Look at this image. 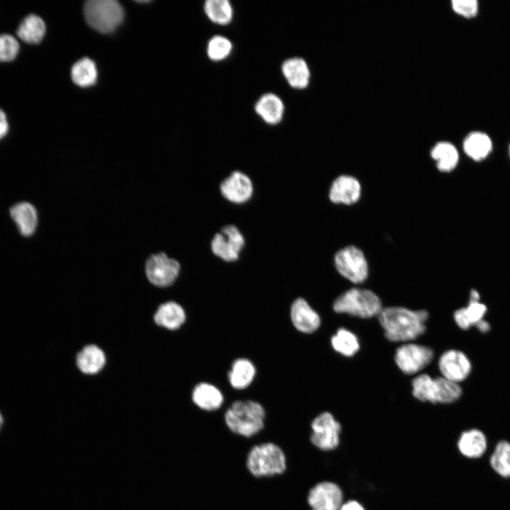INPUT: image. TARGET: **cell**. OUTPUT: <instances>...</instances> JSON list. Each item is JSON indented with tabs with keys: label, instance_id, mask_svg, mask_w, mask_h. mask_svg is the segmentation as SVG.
<instances>
[{
	"label": "cell",
	"instance_id": "1",
	"mask_svg": "<svg viewBox=\"0 0 510 510\" xmlns=\"http://www.w3.org/2000/svg\"><path fill=\"white\" fill-rule=\"evenodd\" d=\"M378 317L387 340L407 343L425 332L429 313L425 310H413L392 306L383 307Z\"/></svg>",
	"mask_w": 510,
	"mask_h": 510
},
{
	"label": "cell",
	"instance_id": "2",
	"mask_svg": "<svg viewBox=\"0 0 510 510\" xmlns=\"http://www.w3.org/2000/svg\"><path fill=\"white\" fill-rule=\"evenodd\" d=\"M245 465L249 474L256 478L273 477L285 473L288 469V458L279 445L264 442L249 449Z\"/></svg>",
	"mask_w": 510,
	"mask_h": 510
},
{
	"label": "cell",
	"instance_id": "3",
	"mask_svg": "<svg viewBox=\"0 0 510 510\" xmlns=\"http://www.w3.org/2000/svg\"><path fill=\"white\" fill-rule=\"evenodd\" d=\"M224 418L230 431L242 437L251 438L264 428L266 412L257 402L239 400L232 404Z\"/></svg>",
	"mask_w": 510,
	"mask_h": 510
},
{
	"label": "cell",
	"instance_id": "4",
	"mask_svg": "<svg viewBox=\"0 0 510 510\" xmlns=\"http://www.w3.org/2000/svg\"><path fill=\"white\" fill-rule=\"evenodd\" d=\"M412 392L414 397L421 402L450 404L457 401L463 391L458 383L441 376L433 378L422 373L412 380Z\"/></svg>",
	"mask_w": 510,
	"mask_h": 510
},
{
	"label": "cell",
	"instance_id": "5",
	"mask_svg": "<svg viewBox=\"0 0 510 510\" xmlns=\"http://www.w3.org/2000/svg\"><path fill=\"white\" fill-rule=\"evenodd\" d=\"M333 309L337 313L369 319L378 317L383 307L380 298L373 291L353 288L341 294L334 300Z\"/></svg>",
	"mask_w": 510,
	"mask_h": 510
},
{
	"label": "cell",
	"instance_id": "6",
	"mask_svg": "<svg viewBox=\"0 0 510 510\" xmlns=\"http://www.w3.org/2000/svg\"><path fill=\"white\" fill-rule=\"evenodd\" d=\"M84 16L96 30L109 33L121 23L124 17L122 6L115 0H90L85 3Z\"/></svg>",
	"mask_w": 510,
	"mask_h": 510
},
{
	"label": "cell",
	"instance_id": "7",
	"mask_svg": "<svg viewBox=\"0 0 510 510\" xmlns=\"http://www.w3.org/2000/svg\"><path fill=\"white\" fill-rule=\"evenodd\" d=\"M434 358L433 349L414 342L403 343L395 352L394 360L397 368L406 375H414L427 366Z\"/></svg>",
	"mask_w": 510,
	"mask_h": 510
},
{
	"label": "cell",
	"instance_id": "8",
	"mask_svg": "<svg viewBox=\"0 0 510 510\" xmlns=\"http://www.w3.org/2000/svg\"><path fill=\"white\" fill-rule=\"evenodd\" d=\"M338 272L353 283H363L368 276V266L363 251L354 246L341 249L334 256Z\"/></svg>",
	"mask_w": 510,
	"mask_h": 510
},
{
	"label": "cell",
	"instance_id": "9",
	"mask_svg": "<svg viewBox=\"0 0 510 510\" xmlns=\"http://www.w3.org/2000/svg\"><path fill=\"white\" fill-rule=\"evenodd\" d=\"M311 429L310 440L314 447L329 451L339 446L341 426L331 413L324 412L317 416L311 423Z\"/></svg>",
	"mask_w": 510,
	"mask_h": 510
},
{
	"label": "cell",
	"instance_id": "10",
	"mask_svg": "<svg viewBox=\"0 0 510 510\" xmlns=\"http://www.w3.org/2000/svg\"><path fill=\"white\" fill-rule=\"evenodd\" d=\"M179 263L161 252L149 256L145 264V273L149 282L158 287H167L174 283L180 272Z\"/></svg>",
	"mask_w": 510,
	"mask_h": 510
},
{
	"label": "cell",
	"instance_id": "11",
	"mask_svg": "<svg viewBox=\"0 0 510 510\" xmlns=\"http://www.w3.org/2000/svg\"><path fill=\"white\" fill-rule=\"evenodd\" d=\"M244 245V239L238 228L234 225H227L214 236L211 249L221 259L234 261L238 259Z\"/></svg>",
	"mask_w": 510,
	"mask_h": 510
},
{
	"label": "cell",
	"instance_id": "12",
	"mask_svg": "<svg viewBox=\"0 0 510 510\" xmlns=\"http://www.w3.org/2000/svg\"><path fill=\"white\" fill-rule=\"evenodd\" d=\"M343 494L335 483L322 481L315 484L308 491L307 503L311 510H339Z\"/></svg>",
	"mask_w": 510,
	"mask_h": 510
},
{
	"label": "cell",
	"instance_id": "13",
	"mask_svg": "<svg viewBox=\"0 0 510 510\" xmlns=\"http://www.w3.org/2000/svg\"><path fill=\"white\" fill-rule=\"evenodd\" d=\"M438 367L441 377L456 383L465 380L472 370L471 362L466 354L456 349L443 352L438 358Z\"/></svg>",
	"mask_w": 510,
	"mask_h": 510
},
{
	"label": "cell",
	"instance_id": "14",
	"mask_svg": "<svg viewBox=\"0 0 510 510\" xmlns=\"http://www.w3.org/2000/svg\"><path fill=\"white\" fill-rule=\"evenodd\" d=\"M222 195L234 203H243L250 199L253 184L249 177L241 171H234L221 183Z\"/></svg>",
	"mask_w": 510,
	"mask_h": 510
},
{
	"label": "cell",
	"instance_id": "15",
	"mask_svg": "<svg viewBox=\"0 0 510 510\" xmlns=\"http://www.w3.org/2000/svg\"><path fill=\"white\" fill-rule=\"evenodd\" d=\"M290 317L294 327L303 333H312L321 324L320 317L303 298L296 299L291 305Z\"/></svg>",
	"mask_w": 510,
	"mask_h": 510
},
{
	"label": "cell",
	"instance_id": "16",
	"mask_svg": "<svg viewBox=\"0 0 510 510\" xmlns=\"http://www.w3.org/2000/svg\"><path fill=\"white\" fill-rule=\"evenodd\" d=\"M361 193L359 181L348 175H341L333 182L329 190V198L334 203L351 205L358 201Z\"/></svg>",
	"mask_w": 510,
	"mask_h": 510
},
{
	"label": "cell",
	"instance_id": "17",
	"mask_svg": "<svg viewBox=\"0 0 510 510\" xmlns=\"http://www.w3.org/2000/svg\"><path fill=\"white\" fill-rule=\"evenodd\" d=\"M281 71L292 88L304 89L308 86L310 71L307 62L302 58L294 57L287 59L282 64Z\"/></svg>",
	"mask_w": 510,
	"mask_h": 510
},
{
	"label": "cell",
	"instance_id": "18",
	"mask_svg": "<svg viewBox=\"0 0 510 510\" xmlns=\"http://www.w3.org/2000/svg\"><path fill=\"white\" fill-rule=\"evenodd\" d=\"M256 114L267 124L277 125L284 114L285 106L281 98L275 94L262 95L254 106Z\"/></svg>",
	"mask_w": 510,
	"mask_h": 510
},
{
	"label": "cell",
	"instance_id": "19",
	"mask_svg": "<svg viewBox=\"0 0 510 510\" xmlns=\"http://www.w3.org/2000/svg\"><path fill=\"white\" fill-rule=\"evenodd\" d=\"M458 448L466 458H479L487 450V437L482 431L477 429L465 431L458 441Z\"/></svg>",
	"mask_w": 510,
	"mask_h": 510
},
{
	"label": "cell",
	"instance_id": "20",
	"mask_svg": "<svg viewBox=\"0 0 510 510\" xmlns=\"http://www.w3.org/2000/svg\"><path fill=\"white\" fill-rule=\"evenodd\" d=\"M10 214L22 235L28 237L34 233L38 224V213L32 204L18 203L11 208Z\"/></svg>",
	"mask_w": 510,
	"mask_h": 510
},
{
	"label": "cell",
	"instance_id": "21",
	"mask_svg": "<svg viewBox=\"0 0 510 510\" xmlns=\"http://www.w3.org/2000/svg\"><path fill=\"white\" fill-rule=\"evenodd\" d=\"M192 399L198 407L205 411L216 410L223 403V395L220 390L207 382H201L195 387Z\"/></svg>",
	"mask_w": 510,
	"mask_h": 510
},
{
	"label": "cell",
	"instance_id": "22",
	"mask_svg": "<svg viewBox=\"0 0 510 510\" xmlns=\"http://www.w3.org/2000/svg\"><path fill=\"white\" fill-rule=\"evenodd\" d=\"M492 149V143L489 137L482 132L470 133L463 142V150L475 161L485 159Z\"/></svg>",
	"mask_w": 510,
	"mask_h": 510
},
{
	"label": "cell",
	"instance_id": "23",
	"mask_svg": "<svg viewBox=\"0 0 510 510\" xmlns=\"http://www.w3.org/2000/svg\"><path fill=\"white\" fill-rule=\"evenodd\" d=\"M186 319V314L181 305L168 302L159 306L154 315L155 322L169 329H176Z\"/></svg>",
	"mask_w": 510,
	"mask_h": 510
},
{
	"label": "cell",
	"instance_id": "24",
	"mask_svg": "<svg viewBox=\"0 0 510 510\" xmlns=\"http://www.w3.org/2000/svg\"><path fill=\"white\" fill-rule=\"evenodd\" d=\"M255 375L256 368L251 361L246 358H238L232 365L228 379L232 387L242 390L251 383Z\"/></svg>",
	"mask_w": 510,
	"mask_h": 510
},
{
	"label": "cell",
	"instance_id": "25",
	"mask_svg": "<svg viewBox=\"0 0 510 510\" xmlns=\"http://www.w3.org/2000/svg\"><path fill=\"white\" fill-rule=\"evenodd\" d=\"M106 362L103 351L95 345L85 346L77 355L76 364L84 373L94 374L103 367Z\"/></svg>",
	"mask_w": 510,
	"mask_h": 510
},
{
	"label": "cell",
	"instance_id": "26",
	"mask_svg": "<svg viewBox=\"0 0 510 510\" xmlns=\"http://www.w3.org/2000/svg\"><path fill=\"white\" fill-rule=\"evenodd\" d=\"M45 33L43 20L35 14L26 16L19 24L16 33L24 42L30 44L40 42Z\"/></svg>",
	"mask_w": 510,
	"mask_h": 510
},
{
	"label": "cell",
	"instance_id": "27",
	"mask_svg": "<svg viewBox=\"0 0 510 510\" xmlns=\"http://www.w3.org/2000/svg\"><path fill=\"white\" fill-rule=\"evenodd\" d=\"M487 312V307L480 301H469L468 305L455 311L453 319L455 324L462 329H468L475 326Z\"/></svg>",
	"mask_w": 510,
	"mask_h": 510
},
{
	"label": "cell",
	"instance_id": "28",
	"mask_svg": "<svg viewBox=\"0 0 510 510\" xmlns=\"http://www.w3.org/2000/svg\"><path fill=\"white\" fill-rule=\"evenodd\" d=\"M431 157L436 162L438 169L449 172L457 166L459 154L455 147L448 142L437 143L431 152Z\"/></svg>",
	"mask_w": 510,
	"mask_h": 510
},
{
	"label": "cell",
	"instance_id": "29",
	"mask_svg": "<svg viewBox=\"0 0 510 510\" xmlns=\"http://www.w3.org/2000/svg\"><path fill=\"white\" fill-rule=\"evenodd\" d=\"M333 349L345 357H352L360 349L361 344L356 334L351 330L341 327L331 338Z\"/></svg>",
	"mask_w": 510,
	"mask_h": 510
},
{
	"label": "cell",
	"instance_id": "30",
	"mask_svg": "<svg viewBox=\"0 0 510 510\" xmlns=\"http://www.w3.org/2000/svg\"><path fill=\"white\" fill-rule=\"evenodd\" d=\"M71 76L73 81L79 86L86 87L94 84L97 79V69L94 61L84 57L72 67Z\"/></svg>",
	"mask_w": 510,
	"mask_h": 510
},
{
	"label": "cell",
	"instance_id": "31",
	"mask_svg": "<svg viewBox=\"0 0 510 510\" xmlns=\"http://www.w3.org/2000/svg\"><path fill=\"white\" fill-rule=\"evenodd\" d=\"M492 470L504 478H510V442L500 441L496 445L489 458Z\"/></svg>",
	"mask_w": 510,
	"mask_h": 510
},
{
	"label": "cell",
	"instance_id": "32",
	"mask_svg": "<svg viewBox=\"0 0 510 510\" xmlns=\"http://www.w3.org/2000/svg\"><path fill=\"white\" fill-rule=\"evenodd\" d=\"M204 11L210 21L216 24L227 25L232 20L233 8L228 0H208Z\"/></svg>",
	"mask_w": 510,
	"mask_h": 510
},
{
	"label": "cell",
	"instance_id": "33",
	"mask_svg": "<svg viewBox=\"0 0 510 510\" xmlns=\"http://www.w3.org/2000/svg\"><path fill=\"white\" fill-rule=\"evenodd\" d=\"M232 50V43L226 37L216 35L212 37L207 45L208 57L214 62L226 59Z\"/></svg>",
	"mask_w": 510,
	"mask_h": 510
},
{
	"label": "cell",
	"instance_id": "34",
	"mask_svg": "<svg viewBox=\"0 0 510 510\" xmlns=\"http://www.w3.org/2000/svg\"><path fill=\"white\" fill-rule=\"evenodd\" d=\"M18 50L19 43L13 35L8 33L0 35V62L13 60Z\"/></svg>",
	"mask_w": 510,
	"mask_h": 510
},
{
	"label": "cell",
	"instance_id": "35",
	"mask_svg": "<svg viewBox=\"0 0 510 510\" xmlns=\"http://www.w3.org/2000/svg\"><path fill=\"white\" fill-rule=\"evenodd\" d=\"M451 6L456 13L466 18L474 17L478 11L476 0H453Z\"/></svg>",
	"mask_w": 510,
	"mask_h": 510
},
{
	"label": "cell",
	"instance_id": "36",
	"mask_svg": "<svg viewBox=\"0 0 510 510\" xmlns=\"http://www.w3.org/2000/svg\"><path fill=\"white\" fill-rule=\"evenodd\" d=\"M8 130V124L5 113L0 108V140L4 137Z\"/></svg>",
	"mask_w": 510,
	"mask_h": 510
},
{
	"label": "cell",
	"instance_id": "37",
	"mask_svg": "<svg viewBox=\"0 0 510 510\" xmlns=\"http://www.w3.org/2000/svg\"><path fill=\"white\" fill-rule=\"evenodd\" d=\"M339 510H364V509L358 502L348 501L343 504Z\"/></svg>",
	"mask_w": 510,
	"mask_h": 510
},
{
	"label": "cell",
	"instance_id": "38",
	"mask_svg": "<svg viewBox=\"0 0 510 510\" xmlns=\"http://www.w3.org/2000/svg\"><path fill=\"white\" fill-rule=\"evenodd\" d=\"M475 326L481 332H487L490 329L489 323L484 319L480 321Z\"/></svg>",
	"mask_w": 510,
	"mask_h": 510
},
{
	"label": "cell",
	"instance_id": "39",
	"mask_svg": "<svg viewBox=\"0 0 510 510\" xmlns=\"http://www.w3.org/2000/svg\"><path fill=\"white\" fill-rule=\"evenodd\" d=\"M470 301H480V294L476 290L472 289L470 291Z\"/></svg>",
	"mask_w": 510,
	"mask_h": 510
},
{
	"label": "cell",
	"instance_id": "40",
	"mask_svg": "<svg viewBox=\"0 0 510 510\" xmlns=\"http://www.w3.org/2000/svg\"><path fill=\"white\" fill-rule=\"evenodd\" d=\"M3 422H4V419H3V416H2L1 414L0 413V429H1V426H2V424H3Z\"/></svg>",
	"mask_w": 510,
	"mask_h": 510
},
{
	"label": "cell",
	"instance_id": "41",
	"mask_svg": "<svg viewBox=\"0 0 510 510\" xmlns=\"http://www.w3.org/2000/svg\"><path fill=\"white\" fill-rule=\"evenodd\" d=\"M149 1H148V0H147H147H145V1H137V2H139V3H147V2H149Z\"/></svg>",
	"mask_w": 510,
	"mask_h": 510
},
{
	"label": "cell",
	"instance_id": "42",
	"mask_svg": "<svg viewBox=\"0 0 510 510\" xmlns=\"http://www.w3.org/2000/svg\"><path fill=\"white\" fill-rule=\"evenodd\" d=\"M509 155H510V146H509Z\"/></svg>",
	"mask_w": 510,
	"mask_h": 510
}]
</instances>
